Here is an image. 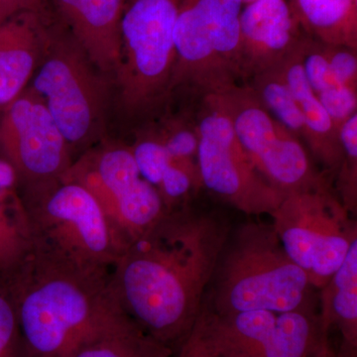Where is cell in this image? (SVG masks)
<instances>
[{"label": "cell", "instance_id": "1", "mask_svg": "<svg viewBox=\"0 0 357 357\" xmlns=\"http://www.w3.org/2000/svg\"><path fill=\"white\" fill-rule=\"evenodd\" d=\"M229 234L218 215L188 206L168 211L112 268L119 306L143 332L178 351L203 310Z\"/></svg>", "mask_w": 357, "mask_h": 357}, {"label": "cell", "instance_id": "2", "mask_svg": "<svg viewBox=\"0 0 357 357\" xmlns=\"http://www.w3.org/2000/svg\"><path fill=\"white\" fill-rule=\"evenodd\" d=\"M10 280L30 357H64L79 338L122 310L112 273L89 271L34 249Z\"/></svg>", "mask_w": 357, "mask_h": 357}, {"label": "cell", "instance_id": "3", "mask_svg": "<svg viewBox=\"0 0 357 357\" xmlns=\"http://www.w3.org/2000/svg\"><path fill=\"white\" fill-rule=\"evenodd\" d=\"M211 282L206 306L218 316L316 307L306 273L284 250L272 225L250 222L230 231Z\"/></svg>", "mask_w": 357, "mask_h": 357}, {"label": "cell", "instance_id": "4", "mask_svg": "<svg viewBox=\"0 0 357 357\" xmlns=\"http://www.w3.org/2000/svg\"><path fill=\"white\" fill-rule=\"evenodd\" d=\"M22 187L32 249L89 271L112 273L126 244L86 188L64 175Z\"/></svg>", "mask_w": 357, "mask_h": 357}, {"label": "cell", "instance_id": "5", "mask_svg": "<svg viewBox=\"0 0 357 357\" xmlns=\"http://www.w3.org/2000/svg\"><path fill=\"white\" fill-rule=\"evenodd\" d=\"M243 0H182L174 41L170 91L185 86L204 96L243 81L239 16Z\"/></svg>", "mask_w": 357, "mask_h": 357}, {"label": "cell", "instance_id": "6", "mask_svg": "<svg viewBox=\"0 0 357 357\" xmlns=\"http://www.w3.org/2000/svg\"><path fill=\"white\" fill-rule=\"evenodd\" d=\"M182 0H126L116 76L129 114L151 109L170 93L176 61L175 31Z\"/></svg>", "mask_w": 357, "mask_h": 357}, {"label": "cell", "instance_id": "7", "mask_svg": "<svg viewBox=\"0 0 357 357\" xmlns=\"http://www.w3.org/2000/svg\"><path fill=\"white\" fill-rule=\"evenodd\" d=\"M271 217L284 250L319 290L357 239L356 222L330 185L286 195Z\"/></svg>", "mask_w": 357, "mask_h": 357}, {"label": "cell", "instance_id": "8", "mask_svg": "<svg viewBox=\"0 0 357 357\" xmlns=\"http://www.w3.org/2000/svg\"><path fill=\"white\" fill-rule=\"evenodd\" d=\"M227 115L256 169L284 196L330 185L302 141L274 119L248 84L206 96Z\"/></svg>", "mask_w": 357, "mask_h": 357}, {"label": "cell", "instance_id": "9", "mask_svg": "<svg viewBox=\"0 0 357 357\" xmlns=\"http://www.w3.org/2000/svg\"><path fill=\"white\" fill-rule=\"evenodd\" d=\"M202 100L197 123L202 187L245 215H271L285 196L256 169L227 115L208 98Z\"/></svg>", "mask_w": 357, "mask_h": 357}, {"label": "cell", "instance_id": "10", "mask_svg": "<svg viewBox=\"0 0 357 357\" xmlns=\"http://www.w3.org/2000/svg\"><path fill=\"white\" fill-rule=\"evenodd\" d=\"M44 54L31 89L43 100L70 148L82 146L95 136L102 119V83L70 35L66 39L50 27Z\"/></svg>", "mask_w": 357, "mask_h": 357}, {"label": "cell", "instance_id": "11", "mask_svg": "<svg viewBox=\"0 0 357 357\" xmlns=\"http://www.w3.org/2000/svg\"><path fill=\"white\" fill-rule=\"evenodd\" d=\"M70 150L43 100L31 89L4 107L0 157L13 167L20 185L61 177L72 165Z\"/></svg>", "mask_w": 357, "mask_h": 357}, {"label": "cell", "instance_id": "12", "mask_svg": "<svg viewBox=\"0 0 357 357\" xmlns=\"http://www.w3.org/2000/svg\"><path fill=\"white\" fill-rule=\"evenodd\" d=\"M243 81L279 65L306 36L286 0H257L239 16Z\"/></svg>", "mask_w": 357, "mask_h": 357}, {"label": "cell", "instance_id": "13", "mask_svg": "<svg viewBox=\"0 0 357 357\" xmlns=\"http://www.w3.org/2000/svg\"><path fill=\"white\" fill-rule=\"evenodd\" d=\"M89 156L114 197L119 227L129 245L169 211L156 188L141 176L131 148L107 147Z\"/></svg>", "mask_w": 357, "mask_h": 357}, {"label": "cell", "instance_id": "14", "mask_svg": "<svg viewBox=\"0 0 357 357\" xmlns=\"http://www.w3.org/2000/svg\"><path fill=\"white\" fill-rule=\"evenodd\" d=\"M54 13L77 46L102 72L121 62L124 0H50Z\"/></svg>", "mask_w": 357, "mask_h": 357}, {"label": "cell", "instance_id": "15", "mask_svg": "<svg viewBox=\"0 0 357 357\" xmlns=\"http://www.w3.org/2000/svg\"><path fill=\"white\" fill-rule=\"evenodd\" d=\"M49 36L46 10L16 14L0 23V109L24 91Z\"/></svg>", "mask_w": 357, "mask_h": 357}, {"label": "cell", "instance_id": "16", "mask_svg": "<svg viewBox=\"0 0 357 357\" xmlns=\"http://www.w3.org/2000/svg\"><path fill=\"white\" fill-rule=\"evenodd\" d=\"M302 42L278 67L304 119L306 128L304 142L314 158L331 172L337 173L342 160L340 131L333 126L330 115L307 83L301 63Z\"/></svg>", "mask_w": 357, "mask_h": 357}, {"label": "cell", "instance_id": "17", "mask_svg": "<svg viewBox=\"0 0 357 357\" xmlns=\"http://www.w3.org/2000/svg\"><path fill=\"white\" fill-rule=\"evenodd\" d=\"M174 351L136 325L123 310L79 338L64 357H172Z\"/></svg>", "mask_w": 357, "mask_h": 357}, {"label": "cell", "instance_id": "18", "mask_svg": "<svg viewBox=\"0 0 357 357\" xmlns=\"http://www.w3.org/2000/svg\"><path fill=\"white\" fill-rule=\"evenodd\" d=\"M321 326L326 333L332 328L342 335L337 357H356L357 354V239L344 263L321 289Z\"/></svg>", "mask_w": 357, "mask_h": 357}, {"label": "cell", "instance_id": "19", "mask_svg": "<svg viewBox=\"0 0 357 357\" xmlns=\"http://www.w3.org/2000/svg\"><path fill=\"white\" fill-rule=\"evenodd\" d=\"M17 174L0 157V277L11 278L32 249L29 220Z\"/></svg>", "mask_w": 357, "mask_h": 357}, {"label": "cell", "instance_id": "20", "mask_svg": "<svg viewBox=\"0 0 357 357\" xmlns=\"http://www.w3.org/2000/svg\"><path fill=\"white\" fill-rule=\"evenodd\" d=\"M204 309L217 357H259L278 314L246 311L218 316L204 304Z\"/></svg>", "mask_w": 357, "mask_h": 357}, {"label": "cell", "instance_id": "21", "mask_svg": "<svg viewBox=\"0 0 357 357\" xmlns=\"http://www.w3.org/2000/svg\"><path fill=\"white\" fill-rule=\"evenodd\" d=\"M333 352L316 307L279 312L259 357H318Z\"/></svg>", "mask_w": 357, "mask_h": 357}, {"label": "cell", "instance_id": "22", "mask_svg": "<svg viewBox=\"0 0 357 357\" xmlns=\"http://www.w3.org/2000/svg\"><path fill=\"white\" fill-rule=\"evenodd\" d=\"M289 4L307 36L357 51V0H290Z\"/></svg>", "mask_w": 357, "mask_h": 357}, {"label": "cell", "instance_id": "23", "mask_svg": "<svg viewBox=\"0 0 357 357\" xmlns=\"http://www.w3.org/2000/svg\"><path fill=\"white\" fill-rule=\"evenodd\" d=\"M248 84L276 121L302 142L305 141L304 119L279 67L256 75Z\"/></svg>", "mask_w": 357, "mask_h": 357}, {"label": "cell", "instance_id": "24", "mask_svg": "<svg viewBox=\"0 0 357 357\" xmlns=\"http://www.w3.org/2000/svg\"><path fill=\"white\" fill-rule=\"evenodd\" d=\"M342 160L337 173L338 198L351 215L357 210V114L340 129Z\"/></svg>", "mask_w": 357, "mask_h": 357}, {"label": "cell", "instance_id": "25", "mask_svg": "<svg viewBox=\"0 0 357 357\" xmlns=\"http://www.w3.org/2000/svg\"><path fill=\"white\" fill-rule=\"evenodd\" d=\"M0 357H30L21 333L10 278L0 277Z\"/></svg>", "mask_w": 357, "mask_h": 357}, {"label": "cell", "instance_id": "26", "mask_svg": "<svg viewBox=\"0 0 357 357\" xmlns=\"http://www.w3.org/2000/svg\"><path fill=\"white\" fill-rule=\"evenodd\" d=\"M131 151L141 176L157 189L172 160L162 141L158 136L143 138L136 142Z\"/></svg>", "mask_w": 357, "mask_h": 357}, {"label": "cell", "instance_id": "27", "mask_svg": "<svg viewBox=\"0 0 357 357\" xmlns=\"http://www.w3.org/2000/svg\"><path fill=\"white\" fill-rule=\"evenodd\" d=\"M160 140L165 146L171 158L183 161H196L199 148V132L197 124L175 122L161 135Z\"/></svg>", "mask_w": 357, "mask_h": 357}, {"label": "cell", "instance_id": "28", "mask_svg": "<svg viewBox=\"0 0 357 357\" xmlns=\"http://www.w3.org/2000/svg\"><path fill=\"white\" fill-rule=\"evenodd\" d=\"M317 96L338 131L349 117L357 114V89L337 84Z\"/></svg>", "mask_w": 357, "mask_h": 357}, {"label": "cell", "instance_id": "29", "mask_svg": "<svg viewBox=\"0 0 357 357\" xmlns=\"http://www.w3.org/2000/svg\"><path fill=\"white\" fill-rule=\"evenodd\" d=\"M324 45L331 69L338 83L357 89V51L340 45Z\"/></svg>", "mask_w": 357, "mask_h": 357}, {"label": "cell", "instance_id": "30", "mask_svg": "<svg viewBox=\"0 0 357 357\" xmlns=\"http://www.w3.org/2000/svg\"><path fill=\"white\" fill-rule=\"evenodd\" d=\"M177 357H217L208 333L204 309L189 337L178 349Z\"/></svg>", "mask_w": 357, "mask_h": 357}, {"label": "cell", "instance_id": "31", "mask_svg": "<svg viewBox=\"0 0 357 357\" xmlns=\"http://www.w3.org/2000/svg\"><path fill=\"white\" fill-rule=\"evenodd\" d=\"M47 0H0V23L16 14L22 13H43Z\"/></svg>", "mask_w": 357, "mask_h": 357}, {"label": "cell", "instance_id": "32", "mask_svg": "<svg viewBox=\"0 0 357 357\" xmlns=\"http://www.w3.org/2000/svg\"><path fill=\"white\" fill-rule=\"evenodd\" d=\"M257 1V0H243V6H246V4L252 3V2Z\"/></svg>", "mask_w": 357, "mask_h": 357}, {"label": "cell", "instance_id": "33", "mask_svg": "<svg viewBox=\"0 0 357 357\" xmlns=\"http://www.w3.org/2000/svg\"><path fill=\"white\" fill-rule=\"evenodd\" d=\"M124 1H126V0H124Z\"/></svg>", "mask_w": 357, "mask_h": 357}]
</instances>
